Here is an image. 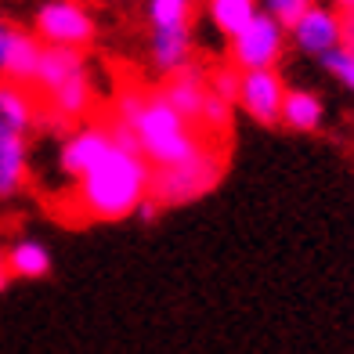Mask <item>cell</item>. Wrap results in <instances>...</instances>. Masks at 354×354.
I'll return each instance as SVG.
<instances>
[{"label": "cell", "mask_w": 354, "mask_h": 354, "mask_svg": "<svg viewBox=\"0 0 354 354\" xmlns=\"http://www.w3.org/2000/svg\"><path fill=\"white\" fill-rule=\"evenodd\" d=\"M149 185H152V167L138 152L112 145L102 163L76 181L73 206L87 221H123L134 217L141 199H149Z\"/></svg>", "instance_id": "cell-1"}, {"label": "cell", "mask_w": 354, "mask_h": 354, "mask_svg": "<svg viewBox=\"0 0 354 354\" xmlns=\"http://www.w3.org/2000/svg\"><path fill=\"white\" fill-rule=\"evenodd\" d=\"M127 127H131V134L138 141L141 159L149 167H156V170L185 163V159H192L206 141H210L206 134H199V127H192L188 120L177 116V112L163 102V94H159V91L145 94L141 112Z\"/></svg>", "instance_id": "cell-2"}, {"label": "cell", "mask_w": 354, "mask_h": 354, "mask_svg": "<svg viewBox=\"0 0 354 354\" xmlns=\"http://www.w3.org/2000/svg\"><path fill=\"white\" fill-rule=\"evenodd\" d=\"M224 167H228V159H224V152H221V141H206L196 156L185 159V163L167 167V170H152L149 196L159 206L196 203V199L206 196V192H214L221 185Z\"/></svg>", "instance_id": "cell-3"}, {"label": "cell", "mask_w": 354, "mask_h": 354, "mask_svg": "<svg viewBox=\"0 0 354 354\" xmlns=\"http://www.w3.org/2000/svg\"><path fill=\"white\" fill-rule=\"evenodd\" d=\"M98 33V22L80 0H47L33 15V37L47 47H73L84 51Z\"/></svg>", "instance_id": "cell-4"}, {"label": "cell", "mask_w": 354, "mask_h": 354, "mask_svg": "<svg viewBox=\"0 0 354 354\" xmlns=\"http://www.w3.org/2000/svg\"><path fill=\"white\" fill-rule=\"evenodd\" d=\"M228 44H232V66L239 73L279 69V62L286 55V29L275 19H268L264 11H257V19Z\"/></svg>", "instance_id": "cell-5"}, {"label": "cell", "mask_w": 354, "mask_h": 354, "mask_svg": "<svg viewBox=\"0 0 354 354\" xmlns=\"http://www.w3.org/2000/svg\"><path fill=\"white\" fill-rule=\"evenodd\" d=\"M282 98H286V80L279 69H257V73H243L239 80V109L246 112L253 123L261 127H275L279 112H282Z\"/></svg>", "instance_id": "cell-6"}, {"label": "cell", "mask_w": 354, "mask_h": 354, "mask_svg": "<svg viewBox=\"0 0 354 354\" xmlns=\"http://www.w3.org/2000/svg\"><path fill=\"white\" fill-rule=\"evenodd\" d=\"M112 149V134L109 127H98V123H87V127H76V131L62 141L58 149V167L69 181H80L87 170H94L109 156Z\"/></svg>", "instance_id": "cell-7"}, {"label": "cell", "mask_w": 354, "mask_h": 354, "mask_svg": "<svg viewBox=\"0 0 354 354\" xmlns=\"http://www.w3.org/2000/svg\"><path fill=\"white\" fill-rule=\"evenodd\" d=\"M286 37L293 40V47L300 55L326 58L329 51L340 47V11H333L329 4H311Z\"/></svg>", "instance_id": "cell-8"}, {"label": "cell", "mask_w": 354, "mask_h": 354, "mask_svg": "<svg viewBox=\"0 0 354 354\" xmlns=\"http://www.w3.org/2000/svg\"><path fill=\"white\" fill-rule=\"evenodd\" d=\"M159 94H163V102L177 112V116L196 127L199 112H203V102H206V69H199L196 62H192V66L170 73L167 84L159 87Z\"/></svg>", "instance_id": "cell-9"}, {"label": "cell", "mask_w": 354, "mask_h": 354, "mask_svg": "<svg viewBox=\"0 0 354 354\" xmlns=\"http://www.w3.org/2000/svg\"><path fill=\"white\" fill-rule=\"evenodd\" d=\"M279 123L289 127V131H297V134H315L326 123V102L308 87H286Z\"/></svg>", "instance_id": "cell-10"}, {"label": "cell", "mask_w": 354, "mask_h": 354, "mask_svg": "<svg viewBox=\"0 0 354 354\" xmlns=\"http://www.w3.org/2000/svg\"><path fill=\"white\" fill-rule=\"evenodd\" d=\"M84 69H87L84 51H73V47H47L44 44L40 62H37V73H33V84L44 94H51V91H58L66 80H73L76 73H84Z\"/></svg>", "instance_id": "cell-11"}, {"label": "cell", "mask_w": 354, "mask_h": 354, "mask_svg": "<svg viewBox=\"0 0 354 354\" xmlns=\"http://www.w3.org/2000/svg\"><path fill=\"white\" fill-rule=\"evenodd\" d=\"M44 44L26 33V29H11V40H8V51H4V66H0V76L8 84H33V73H37V62H40Z\"/></svg>", "instance_id": "cell-12"}, {"label": "cell", "mask_w": 354, "mask_h": 354, "mask_svg": "<svg viewBox=\"0 0 354 354\" xmlns=\"http://www.w3.org/2000/svg\"><path fill=\"white\" fill-rule=\"evenodd\" d=\"M192 29H152V40H149V55H152V66L159 73H177L192 66Z\"/></svg>", "instance_id": "cell-13"}, {"label": "cell", "mask_w": 354, "mask_h": 354, "mask_svg": "<svg viewBox=\"0 0 354 354\" xmlns=\"http://www.w3.org/2000/svg\"><path fill=\"white\" fill-rule=\"evenodd\" d=\"M8 257V275L11 279H26V282H37V279H47L51 275V250H47L40 239H19L4 250Z\"/></svg>", "instance_id": "cell-14"}, {"label": "cell", "mask_w": 354, "mask_h": 354, "mask_svg": "<svg viewBox=\"0 0 354 354\" xmlns=\"http://www.w3.org/2000/svg\"><path fill=\"white\" fill-rule=\"evenodd\" d=\"M51 98V109L58 112L62 120H80V116H87L91 105H94V76L84 69V73H76L73 80H66L58 91L47 94Z\"/></svg>", "instance_id": "cell-15"}, {"label": "cell", "mask_w": 354, "mask_h": 354, "mask_svg": "<svg viewBox=\"0 0 354 354\" xmlns=\"http://www.w3.org/2000/svg\"><path fill=\"white\" fill-rule=\"evenodd\" d=\"M257 11H261L257 0H206V15H210L214 29L228 40L243 33V29L257 19Z\"/></svg>", "instance_id": "cell-16"}, {"label": "cell", "mask_w": 354, "mask_h": 354, "mask_svg": "<svg viewBox=\"0 0 354 354\" xmlns=\"http://www.w3.org/2000/svg\"><path fill=\"white\" fill-rule=\"evenodd\" d=\"M0 174L8 177V185L19 192L26 174H29V149H26V134L15 127L0 123Z\"/></svg>", "instance_id": "cell-17"}, {"label": "cell", "mask_w": 354, "mask_h": 354, "mask_svg": "<svg viewBox=\"0 0 354 354\" xmlns=\"http://www.w3.org/2000/svg\"><path fill=\"white\" fill-rule=\"evenodd\" d=\"M0 123L15 127V131H29L37 123V102L29 98V91H22L19 84H0Z\"/></svg>", "instance_id": "cell-18"}, {"label": "cell", "mask_w": 354, "mask_h": 354, "mask_svg": "<svg viewBox=\"0 0 354 354\" xmlns=\"http://www.w3.org/2000/svg\"><path fill=\"white\" fill-rule=\"evenodd\" d=\"M145 19L152 29H192L196 0H145Z\"/></svg>", "instance_id": "cell-19"}, {"label": "cell", "mask_w": 354, "mask_h": 354, "mask_svg": "<svg viewBox=\"0 0 354 354\" xmlns=\"http://www.w3.org/2000/svg\"><path fill=\"white\" fill-rule=\"evenodd\" d=\"M196 127H199V134H206L210 141L228 138L232 127H235V105L221 102V98H214V94L206 91V102H203V112H199Z\"/></svg>", "instance_id": "cell-20"}, {"label": "cell", "mask_w": 354, "mask_h": 354, "mask_svg": "<svg viewBox=\"0 0 354 354\" xmlns=\"http://www.w3.org/2000/svg\"><path fill=\"white\" fill-rule=\"evenodd\" d=\"M239 80H243V73H239L235 66H217V69L206 73V91H210L214 98L235 105L239 102Z\"/></svg>", "instance_id": "cell-21"}, {"label": "cell", "mask_w": 354, "mask_h": 354, "mask_svg": "<svg viewBox=\"0 0 354 354\" xmlns=\"http://www.w3.org/2000/svg\"><path fill=\"white\" fill-rule=\"evenodd\" d=\"M257 4H261V11L268 15V19H275L286 33H289V29L300 22V15L308 11L315 0H257Z\"/></svg>", "instance_id": "cell-22"}, {"label": "cell", "mask_w": 354, "mask_h": 354, "mask_svg": "<svg viewBox=\"0 0 354 354\" xmlns=\"http://www.w3.org/2000/svg\"><path fill=\"white\" fill-rule=\"evenodd\" d=\"M318 62H322V69H326L344 91L354 94V55H351V51L336 47V51H329L326 58H318Z\"/></svg>", "instance_id": "cell-23"}, {"label": "cell", "mask_w": 354, "mask_h": 354, "mask_svg": "<svg viewBox=\"0 0 354 354\" xmlns=\"http://www.w3.org/2000/svg\"><path fill=\"white\" fill-rule=\"evenodd\" d=\"M340 47L354 55V11L340 15Z\"/></svg>", "instance_id": "cell-24"}, {"label": "cell", "mask_w": 354, "mask_h": 354, "mask_svg": "<svg viewBox=\"0 0 354 354\" xmlns=\"http://www.w3.org/2000/svg\"><path fill=\"white\" fill-rule=\"evenodd\" d=\"M159 210H163V206H159V203L149 196V199H141V206L134 210V217H138V221H156V217H159Z\"/></svg>", "instance_id": "cell-25"}, {"label": "cell", "mask_w": 354, "mask_h": 354, "mask_svg": "<svg viewBox=\"0 0 354 354\" xmlns=\"http://www.w3.org/2000/svg\"><path fill=\"white\" fill-rule=\"evenodd\" d=\"M11 29H15V26H8L4 19H0V66H4V51H8V40H11Z\"/></svg>", "instance_id": "cell-26"}, {"label": "cell", "mask_w": 354, "mask_h": 354, "mask_svg": "<svg viewBox=\"0 0 354 354\" xmlns=\"http://www.w3.org/2000/svg\"><path fill=\"white\" fill-rule=\"evenodd\" d=\"M8 282H11V275H8V257H4V246H0V293L8 289Z\"/></svg>", "instance_id": "cell-27"}, {"label": "cell", "mask_w": 354, "mask_h": 354, "mask_svg": "<svg viewBox=\"0 0 354 354\" xmlns=\"http://www.w3.org/2000/svg\"><path fill=\"white\" fill-rule=\"evenodd\" d=\"M326 4H329L333 11H340V15H344V11H354V0H326Z\"/></svg>", "instance_id": "cell-28"}, {"label": "cell", "mask_w": 354, "mask_h": 354, "mask_svg": "<svg viewBox=\"0 0 354 354\" xmlns=\"http://www.w3.org/2000/svg\"><path fill=\"white\" fill-rule=\"evenodd\" d=\"M8 196H15V188L8 185V177H4V174H0V199H8Z\"/></svg>", "instance_id": "cell-29"}]
</instances>
